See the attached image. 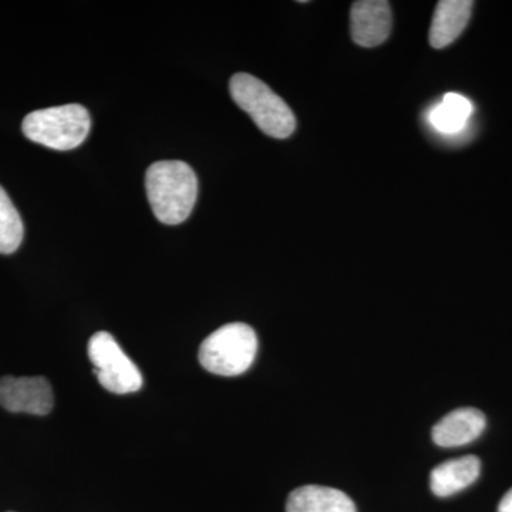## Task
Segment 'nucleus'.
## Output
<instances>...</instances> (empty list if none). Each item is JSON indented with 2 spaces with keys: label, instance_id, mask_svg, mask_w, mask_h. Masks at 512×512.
I'll use <instances>...</instances> for the list:
<instances>
[{
  "label": "nucleus",
  "instance_id": "1",
  "mask_svg": "<svg viewBox=\"0 0 512 512\" xmlns=\"http://www.w3.org/2000/svg\"><path fill=\"white\" fill-rule=\"evenodd\" d=\"M146 191L157 220L165 225H178L194 210L197 175L183 161H158L147 170Z\"/></svg>",
  "mask_w": 512,
  "mask_h": 512
},
{
  "label": "nucleus",
  "instance_id": "2",
  "mask_svg": "<svg viewBox=\"0 0 512 512\" xmlns=\"http://www.w3.org/2000/svg\"><path fill=\"white\" fill-rule=\"evenodd\" d=\"M229 92L239 109L248 113L266 136L284 140L296 127L295 114L278 94L252 74L237 73L229 82Z\"/></svg>",
  "mask_w": 512,
  "mask_h": 512
},
{
  "label": "nucleus",
  "instance_id": "3",
  "mask_svg": "<svg viewBox=\"0 0 512 512\" xmlns=\"http://www.w3.org/2000/svg\"><path fill=\"white\" fill-rule=\"evenodd\" d=\"M92 127L89 111L79 104L33 111L23 120V134L33 143L57 151L74 150Z\"/></svg>",
  "mask_w": 512,
  "mask_h": 512
},
{
  "label": "nucleus",
  "instance_id": "4",
  "mask_svg": "<svg viewBox=\"0 0 512 512\" xmlns=\"http://www.w3.org/2000/svg\"><path fill=\"white\" fill-rule=\"evenodd\" d=\"M258 352L255 330L247 323H228L201 343V366L218 376H238L247 372Z\"/></svg>",
  "mask_w": 512,
  "mask_h": 512
},
{
  "label": "nucleus",
  "instance_id": "5",
  "mask_svg": "<svg viewBox=\"0 0 512 512\" xmlns=\"http://www.w3.org/2000/svg\"><path fill=\"white\" fill-rule=\"evenodd\" d=\"M87 352L94 366V375L107 392L136 393L143 386L140 370L110 333H94Z\"/></svg>",
  "mask_w": 512,
  "mask_h": 512
},
{
  "label": "nucleus",
  "instance_id": "6",
  "mask_svg": "<svg viewBox=\"0 0 512 512\" xmlns=\"http://www.w3.org/2000/svg\"><path fill=\"white\" fill-rule=\"evenodd\" d=\"M55 397L45 377H13L0 379V406L10 413L46 416L52 412Z\"/></svg>",
  "mask_w": 512,
  "mask_h": 512
},
{
  "label": "nucleus",
  "instance_id": "7",
  "mask_svg": "<svg viewBox=\"0 0 512 512\" xmlns=\"http://www.w3.org/2000/svg\"><path fill=\"white\" fill-rule=\"evenodd\" d=\"M392 26V8L386 0H359L350 9V32L356 45H382L390 36Z\"/></svg>",
  "mask_w": 512,
  "mask_h": 512
},
{
  "label": "nucleus",
  "instance_id": "8",
  "mask_svg": "<svg viewBox=\"0 0 512 512\" xmlns=\"http://www.w3.org/2000/svg\"><path fill=\"white\" fill-rule=\"evenodd\" d=\"M485 416L474 407H463L448 413L433 427L431 436L437 446L444 448L466 446L481 436L485 429Z\"/></svg>",
  "mask_w": 512,
  "mask_h": 512
},
{
  "label": "nucleus",
  "instance_id": "9",
  "mask_svg": "<svg viewBox=\"0 0 512 512\" xmlns=\"http://www.w3.org/2000/svg\"><path fill=\"white\" fill-rule=\"evenodd\" d=\"M473 6L471 0H441L437 3L430 28V46L444 49L457 40L470 22Z\"/></svg>",
  "mask_w": 512,
  "mask_h": 512
},
{
  "label": "nucleus",
  "instance_id": "10",
  "mask_svg": "<svg viewBox=\"0 0 512 512\" xmlns=\"http://www.w3.org/2000/svg\"><path fill=\"white\" fill-rule=\"evenodd\" d=\"M481 461L476 456H464L444 461L430 474V487L437 497H450L466 490L480 477Z\"/></svg>",
  "mask_w": 512,
  "mask_h": 512
},
{
  "label": "nucleus",
  "instance_id": "11",
  "mask_svg": "<svg viewBox=\"0 0 512 512\" xmlns=\"http://www.w3.org/2000/svg\"><path fill=\"white\" fill-rule=\"evenodd\" d=\"M286 512H356V505L336 488L303 485L289 494Z\"/></svg>",
  "mask_w": 512,
  "mask_h": 512
},
{
  "label": "nucleus",
  "instance_id": "12",
  "mask_svg": "<svg viewBox=\"0 0 512 512\" xmlns=\"http://www.w3.org/2000/svg\"><path fill=\"white\" fill-rule=\"evenodd\" d=\"M471 113H473V104L467 97L448 93L439 106L430 111V123L440 133L456 134L467 126Z\"/></svg>",
  "mask_w": 512,
  "mask_h": 512
},
{
  "label": "nucleus",
  "instance_id": "13",
  "mask_svg": "<svg viewBox=\"0 0 512 512\" xmlns=\"http://www.w3.org/2000/svg\"><path fill=\"white\" fill-rule=\"evenodd\" d=\"M22 218L6 191L0 187V254L10 255L18 251L23 241Z\"/></svg>",
  "mask_w": 512,
  "mask_h": 512
},
{
  "label": "nucleus",
  "instance_id": "14",
  "mask_svg": "<svg viewBox=\"0 0 512 512\" xmlns=\"http://www.w3.org/2000/svg\"><path fill=\"white\" fill-rule=\"evenodd\" d=\"M498 512H512V488L504 495L500 505H498Z\"/></svg>",
  "mask_w": 512,
  "mask_h": 512
}]
</instances>
